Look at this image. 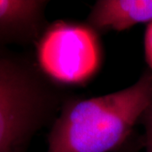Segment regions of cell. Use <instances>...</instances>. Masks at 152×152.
Masks as SVG:
<instances>
[{
	"label": "cell",
	"mask_w": 152,
	"mask_h": 152,
	"mask_svg": "<svg viewBox=\"0 0 152 152\" xmlns=\"http://www.w3.org/2000/svg\"><path fill=\"white\" fill-rule=\"evenodd\" d=\"M152 22V0H99L92 6L86 23L99 34L124 31Z\"/></svg>",
	"instance_id": "obj_5"
},
{
	"label": "cell",
	"mask_w": 152,
	"mask_h": 152,
	"mask_svg": "<svg viewBox=\"0 0 152 152\" xmlns=\"http://www.w3.org/2000/svg\"><path fill=\"white\" fill-rule=\"evenodd\" d=\"M45 0H0V48L36 44L48 26Z\"/></svg>",
	"instance_id": "obj_4"
},
{
	"label": "cell",
	"mask_w": 152,
	"mask_h": 152,
	"mask_svg": "<svg viewBox=\"0 0 152 152\" xmlns=\"http://www.w3.org/2000/svg\"><path fill=\"white\" fill-rule=\"evenodd\" d=\"M152 106V72L101 96L71 95L50 128L46 152H117Z\"/></svg>",
	"instance_id": "obj_1"
},
{
	"label": "cell",
	"mask_w": 152,
	"mask_h": 152,
	"mask_svg": "<svg viewBox=\"0 0 152 152\" xmlns=\"http://www.w3.org/2000/svg\"><path fill=\"white\" fill-rule=\"evenodd\" d=\"M139 145H140L139 140L136 138L135 135H134L126 145H124L117 152H137Z\"/></svg>",
	"instance_id": "obj_8"
},
{
	"label": "cell",
	"mask_w": 152,
	"mask_h": 152,
	"mask_svg": "<svg viewBox=\"0 0 152 152\" xmlns=\"http://www.w3.org/2000/svg\"><path fill=\"white\" fill-rule=\"evenodd\" d=\"M69 96L44 75L35 58L0 48V152H26Z\"/></svg>",
	"instance_id": "obj_2"
},
{
	"label": "cell",
	"mask_w": 152,
	"mask_h": 152,
	"mask_svg": "<svg viewBox=\"0 0 152 152\" xmlns=\"http://www.w3.org/2000/svg\"><path fill=\"white\" fill-rule=\"evenodd\" d=\"M144 118H145V119H146L147 121H148V122L152 125V106H151V107L148 110V112H147L145 114Z\"/></svg>",
	"instance_id": "obj_9"
},
{
	"label": "cell",
	"mask_w": 152,
	"mask_h": 152,
	"mask_svg": "<svg viewBox=\"0 0 152 152\" xmlns=\"http://www.w3.org/2000/svg\"><path fill=\"white\" fill-rule=\"evenodd\" d=\"M35 48V60L40 70L60 86L86 85L102 64L100 34L86 22L50 23Z\"/></svg>",
	"instance_id": "obj_3"
},
{
	"label": "cell",
	"mask_w": 152,
	"mask_h": 152,
	"mask_svg": "<svg viewBox=\"0 0 152 152\" xmlns=\"http://www.w3.org/2000/svg\"><path fill=\"white\" fill-rule=\"evenodd\" d=\"M145 121V152H152V125L147 121Z\"/></svg>",
	"instance_id": "obj_7"
},
{
	"label": "cell",
	"mask_w": 152,
	"mask_h": 152,
	"mask_svg": "<svg viewBox=\"0 0 152 152\" xmlns=\"http://www.w3.org/2000/svg\"><path fill=\"white\" fill-rule=\"evenodd\" d=\"M144 49L145 61L152 72V22L147 25L144 37Z\"/></svg>",
	"instance_id": "obj_6"
}]
</instances>
